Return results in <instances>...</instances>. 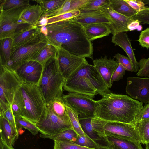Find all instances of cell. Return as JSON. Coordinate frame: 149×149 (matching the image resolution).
Segmentation results:
<instances>
[{"mask_svg":"<svg viewBox=\"0 0 149 149\" xmlns=\"http://www.w3.org/2000/svg\"><path fill=\"white\" fill-rule=\"evenodd\" d=\"M11 108L13 113L15 117L22 118L21 110L17 103L13 100L11 105Z\"/></svg>","mask_w":149,"mask_h":149,"instance_id":"48","label":"cell"},{"mask_svg":"<svg viewBox=\"0 0 149 149\" xmlns=\"http://www.w3.org/2000/svg\"><path fill=\"white\" fill-rule=\"evenodd\" d=\"M71 19L81 25L97 23H104L109 25L110 23L100 8L95 10L81 12L79 15Z\"/></svg>","mask_w":149,"mask_h":149,"instance_id":"19","label":"cell"},{"mask_svg":"<svg viewBox=\"0 0 149 149\" xmlns=\"http://www.w3.org/2000/svg\"><path fill=\"white\" fill-rule=\"evenodd\" d=\"M0 116H2L8 120L14 131L19 132L17 129L15 117L13 113L11 107L8 109L2 115Z\"/></svg>","mask_w":149,"mask_h":149,"instance_id":"47","label":"cell"},{"mask_svg":"<svg viewBox=\"0 0 149 149\" xmlns=\"http://www.w3.org/2000/svg\"><path fill=\"white\" fill-rule=\"evenodd\" d=\"M65 0H34L41 6L43 13L45 15L59 8L63 4Z\"/></svg>","mask_w":149,"mask_h":149,"instance_id":"30","label":"cell"},{"mask_svg":"<svg viewBox=\"0 0 149 149\" xmlns=\"http://www.w3.org/2000/svg\"><path fill=\"white\" fill-rule=\"evenodd\" d=\"M138 63L139 70L136 75L140 77H149V58L140 59Z\"/></svg>","mask_w":149,"mask_h":149,"instance_id":"41","label":"cell"},{"mask_svg":"<svg viewBox=\"0 0 149 149\" xmlns=\"http://www.w3.org/2000/svg\"><path fill=\"white\" fill-rule=\"evenodd\" d=\"M62 99L65 104L75 111L79 119L95 117V101L87 95L74 93L63 95Z\"/></svg>","mask_w":149,"mask_h":149,"instance_id":"10","label":"cell"},{"mask_svg":"<svg viewBox=\"0 0 149 149\" xmlns=\"http://www.w3.org/2000/svg\"></svg>","mask_w":149,"mask_h":149,"instance_id":"54","label":"cell"},{"mask_svg":"<svg viewBox=\"0 0 149 149\" xmlns=\"http://www.w3.org/2000/svg\"><path fill=\"white\" fill-rule=\"evenodd\" d=\"M65 80L60 69L57 56L50 59L44 64L38 86L46 104L56 99L62 98Z\"/></svg>","mask_w":149,"mask_h":149,"instance_id":"4","label":"cell"},{"mask_svg":"<svg viewBox=\"0 0 149 149\" xmlns=\"http://www.w3.org/2000/svg\"><path fill=\"white\" fill-rule=\"evenodd\" d=\"M15 120L17 130L24 128L29 130L33 135L37 134L39 130L34 124L24 118L15 117Z\"/></svg>","mask_w":149,"mask_h":149,"instance_id":"37","label":"cell"},{"mask_svg":"<svg viewBox=\"0 0 149 149\" xmlns=\"http://www.w3.org/2000/svg\"><path fill=\"white\" fill-rule=\"evenodd\" d=\"M48 44L62 48L72 54L93 59L92 43L87 38L82 25L71 19L44 25Z\"/></svg>","mask_w":149,"mask_h":149,"instance_id":"1","label":"cell"},{"mask_svg":"<svg viewBox=\"0 0 149 149\" xmlns=\"http://www.w3.org/2000/svg\"><path fill=\"white\" fill-rule=\"evenodd\" d=\"M86 35L91 42L109 35L112 31L109 24L97 23L81 25Z\"/></svg>","mask_w":149,"mask_h":149,"instance_id":"20","label":"cell"},{"mask_svg":"<svg viewBox=\"0 0 149 149\" xmlns=\"http://www.w3.org/2000/svg\"><path fill=\"white\" fill-rule=\"evenodd\" d=\"M28 6L7 10H0V40L13 39L16 34L33 26L20 20L22 13Z\"/></svg>","mask_w":149,"mask_h":149,"instance_id":"7","label":"cell"},{"mask_svg":"<svg viewBox=\"0 0 149 149\" xmlns=\"http://www.w3.org/2000/svg\"><path fill=\"white\" fill-rule=\"evenodd\" d=\"M114 58L116 59L119 63L121 64L127 71L133 72V68L132 63L128 57L117 53Z\"/></svg>","mask_w":149,"mask_h":149,"instance_id":"42","label":"cell"},{"mask_svg":"<svg viewBox=\"0 0 149 149\" xmlns=\"http://www.w3.org/2000/svg\"><path fill=\"white\" fill-rule=\"evenodd\" d=\"M57 48L59 67L65 80L88 64L85 58L71 54L62 48Z\"/></svg>","mask_w":149,"mask_h":149,"instance_id":"12","label":"cell"},{"mask_svg":"<svg viewBox=\"0 0 149 149\" xmlns=\"http://www.w3.org/2000/svg\"><path fill=\"white\" fill-rule=\"evenodd\" d=\"M93 62L108 88H111V77L118 66V62L113 58L108 59L106 56L104 58L93 59Z\"/></svg>","mask_w":149,"mask_h":149,"instance_id":"17","label":"cell"},{"mask_svg":"<svg viewBox=\"0 0 149 149\" xmlns=\"http://www.w3.org/2000/svg\"><path fill=\"white\" fill-rule=\"evenodd\" d=\"M80 13V11L79 10H77L58 15L48 18H47L46 25L64 20L71 19L79 15Z\"/></svg>","mask_w":149,"mask_h":149,"instance_id":"39","label":"cell"},{"mask_svg":"<svg viewBox=\"0 0 149 149\" xmlns=\"http://www.w3.org/2000/svg\"><path fill=\"white\" fill-rule=\"evenodd\" d=\"M136 127L141 138V143L146 145L149 143V118L137 122Z\"/></svg>","mask_w":149,"mask_h":149,"instance_id":"33","label":"cell"},{"mask_svg":"<svg viewBox=\"0 0 149 149\" xmlns=\"http://www.w3.org/2000/svg\"><path fill=\"white\" fill-rule=\"evenodd\" d=\"M142 29V26L141 25H139V26L138 27L137 30L139 31H141Z\"/></svg>","mask_w":149,"mask_h":149,"instance_id":"51","label":"cell"},{"mask_svg":"<svg viewBox=\"0 0 149 149\" xmlns=\"http://www.w3.org/2000/svg\"><path fill=\"white\" fill-rule=\"evenodd\" d=\"M95 101V117L107 121L130 124L136 127V117L143 108V103L127 95L110 91L102 94Z\"/></svg>","mask_w":149,"mask_h":149,"instance_id":"2","label":"cell"},{"mask_svg":"<svg viewBox=\"0 0 149 149\" xmlns=\"http://www.w3.org/2000/svg\"><path fill=\"white\" fill-rule=\"evenodd\" d=\"M91 123L94 130L100 138L113 137L129 139L141 143L138 130L134 125L105 121L95 117L92 119Z\"/></svg>","mask_w":149,"mask_h":149,"instance_id":"5","label":"cell"},{"mask_svg":"<svg viewBox=\"0 0 149 149\" xmlns=\"http://www.w3.org/2000/svg\"><path fill=\"white\" fill-rule=\"evenodd\" d=\"M0 115L10 108L22 82L13 70L0 65Z\"/></svg>","mask_w":149,"mask_h":149,"instance_id":"6","label":"cell"},{"mask_svg":"<svg viewBox=\"0 0 149 149\" xmlns=\"http://www.w3.org/2000/svg\"><path fill=\"white\" fill-rule=\"evenodd\" d=\"M46 105L57 116L63 119L70 120L66 110L65 104L62 98L56 99Z\"/></svg>","mask_w":149,"mask_h":149,"instance_id":"29","label":"cell"},{"mask_svg":"<svg viewBox=\"0 0 149 149\" xmlns=\"http://www.w3.org/2000/svg\"><path fill=\"white\" fill-rule=\"evenodd\" d=\"M140 22L138 20L135 19L129 24L128 28L130 31H134L137 29Z\"/></svg>","mask_w":149,"mask_h":149,"instance_id":"49","label":"cell"},{"mask_svg":"<svg viewBox=\"0 0 149 149\" xmlns=\"http://www.w3.org/2000/svg\"><path fill=\"white\" fill-rule=\"evenodd\" d=\"M43 13L40 5H30L23 11L20 20L23 23L36 26L39 22Z\"/></svg>","mask_w":149,"mask_h":149,"instance_id":"24","label":"cell"},{"mask_svg":"<svg viewBox=\"0 0 149 149\" xmlns=\"http://www.w3.org/2000/svg\"><path fill=\"white\" fill-rule=\"evenodd\" d=\"M111 42L115 45L120 47L125 51L132 63L133 72L137 73L139 70L138 62L136 61L130 40L127 33L123 32L113 35Z\"/></svg>","mask_w":149,"mask_h":149,"instance_id":"18","label":"cell"},{"mask_svg":"<svg viewBox=\"0 0 149 149\" xmlns=\"http://www.w3.org/2000/svg\"><path fill=\"white\" fill-rule=\"evenodd\" d=\"M78 136L74 131L71 129H69L53 135L41 134L40 137L42 138L49 139L54 141L64 140L74 142L76 141Z\"/></svg>","mask_w":149,"mask_h":149,"instance_id":"32","label":"cell"},{"mask_svg":"<svg viewBox=\"0 0 149 149\" xmlns=\"http://www.w3.org/2000/svg\"><path fill=\"white\" fill-rule=\"evenodd\" d=\"M146 149H149V143L146 144Z\"/></svg>","mask_w":149,"mask_h":149,"instance_id":"52","label":"cell"},{"mask_svg":"<svg viewBox=\"0 0 149 149\" xmlns=\"http://www.w3.org/2000/svg\"><path fill=\"white\" fill-rule=\"evenodd\" d=\"M54 149H95L79 146L74 142L68 140L54 141Z\"/></svg>","mask_w":149,"mask_h":149,"instance_id":"38","label":"cell"},{"mask_svg":"<svg viewBox=\"0 0 149 149\" xmlns=\"http://www.w3.org/2000/svg\"><path fill=\"white\" fill-rule=\"evenodd\" d=\"M13 39L6 38L0 40V65L7 66L10 61L12 54Z\"/></svg>","mask_w":149,"mask_h":149,"instance_id":"27","label":"cell"},{"mask_svg":"<svg viewBox=\"0 0 149 149\" xmlns=\"http://www.w3.org/2000/svg\"><path fill=\"white\" fill-rule=\"evenodd\" d=\"M86 65L65 80L63 89L69 93L81 94L93 98L98 93L86 77Z\"/></svg>","mask_w":149,"mask_h":149,"instance_id":"11","label":"cell"},{"mask_svg":"<svg viewBox=\"0 0 149 149\" xmlns=\"http://www.w3.org/2000/svg\"><path fill=\"white\" fill-rule=\"evenodd\" d=\"M109 2V0H90L88 3L79 10L81 13L97 10Z\"/></svg>","mask_w":149,"mask_h":149,"instance_id":"40","label":"cell"},{"mask_svg":"<svg viewBox=\"0 0 149 149\" xmlns=\"http://www.w3.org/2000/svg\"><path fill=\"white\" fill-rule=\"evenodd\" d=\"M86 76L96 88L98 94H102L110 91L101 76L94 65H86Z\"/></svg>","mask_w":149,"mask_h":149,"instance_id":"21","label":"cell"},{"mask_svg":"<svg viewBox=\"0 0 149 149\" xmlns=\"http://www.w3.org/2000/svg\"><path fill=\"white\" fill-rule=\"evenodd\" d=\"M48 43L45 37L21 46L12 53L10 62L5 66L13 71L21 64L33 60Z\"/></svg>","mask_w":149,"mask_h":149,"instance_id":"9","label":"cell"},{"mask_svg":"<svg viewBox=\"0 0 149 149\" xmlns=\"http://www.w3.org/2000/svg\"><path fill=\"white\" fill-rule=\"evenodd\" d=\"M137 12L138 13L146 8L148 6L141 0H124Z\"/></svg>","mask_w":149,"mask_h":149,"instance_id":"46","label":"cell"},{"mask_svg":"<svg viewBox=\"0 0 149 149\" xmlns=\"http://www.w3.org/2000/svg\"><path fill=\"white\" fill-rule=\"evenodd\" d=\"M138 41L139 44L142 47L149 48V27L147 28L145 30L141 31Z\"/></svg>","mask_w":149,"mask_h":149,"instance_id":"43","label":"cell"},{"mask_svg":"<svg viewBox=\"0 0 149 149\" xmlns=\"http://www.w3.org/2000/svg\"><path fill=\"white\" fill-rule=\"evenodd\" d=\"M92 119H79L82 129L89 137L94 141H101L102 138L98 136L93 129L91 123Z\"/></svg>","mask_w":149,"mask_h":149,"instance_id":"35","label":"cell"},{"mask_svg":"<svg viewBox=\"0 0 149 149\" xmlns=\"http://www.w3.org/2000/svg\"><path fill=\"white\" fill-rule=\"evenodd\" d=\"M132 18L138 20L140 23L149 24V7L147 6L143 10L137 13Z\"/></svg>","mask_w":149,"mask_h":149,"instance_id":"44","label":"cell"},{"mask_svg":"<svg viewBox=\"0 0 149 149\" xmlns=\"http://www.w3.org/2000/svg\"><path fill=\"white\" fill-rule=\"evenodd\" d=\"M126 93L145 104L149 103V78L130 77L127 79Z\"/></svg>","mask_w":149,"mask_h":149,"instance_id":"13","label":"cell"},{"mask_svg":"<svg viewBox=\"0 0 149 149\" xmlns=\"http://www.w3.org/2000/svg\"><path fill=\"white\" fill-rule=\"evenodd\" d=\"M109 4L115 11L129 18H132L137 13L124 0H109Z\"/></svg>","mask_w":149,"mask_h":149,"instance_id":"26","label":"cell"},{"mask_svg":"<svg viewBox=\"0 0 149 149\" xmlns=\"http://www.w3.org/2000/svg\"><path fill=\"white\" fill-rule=\"evenodd\" d=\"M89 1L90 0H65L63 4L59 8L44 15L48 18L79 10L86 5Z\"/></svg>","mask_w":149,"mask_h":149,"instance_id":"25","label":"cell"},{"mask_svg":"<svg viewBox=\"0 0 149 149\" xmlns=\"http://www.w3.org/2000/svg\"><path fill=\"white\" fill-rule=\"evenodd\" d=\"M101 141L109 149H143L140 143L129 139L107 137Z\"/></svg>","mask_w":149,"mask_h":149,"instance_id":"22","label":"cell"},{"mask_svg":"<svg viewBox=\"0 0 149 149\" xmlns=\"http://www.w3.org/2000/svg\"><path fill=\"white\" fill-rule=\"evenodd\" d=\"M29 0H0V10H7L30 5Z\"/></svg>","mask_w":149,"mask_h":149,"instance_id":"36","label":"cell"},{"mask_svg":"<svg viewBox=\"0 0 149 149\" xmlns=\"http://www.w3.org/2000/svg\"><path fill=\"white\" fill-rule=\"evenodd\" d=\"M43 65L34 61L25 62L13 71L22 82L38 85L41 78Z\"/></svg>","mask_w":149,"mask_h":149,"instance_id":"14","label":"cell"},{"mask_svg":"<svg viewBox=\"0 0 149 149\" xmlns=\"http://www.w3.org/2000/svg\"><path fill=\"white\" fill-rule=\"evenodd\" d=\"M74 142L79 146L88 148L95 149H109L107 146L99 144L88 135L78 136L76 141Z\"/></svg>","mask_w":149,"mask_h":149,"instance_id":"34","label":"cell"},{"mask_svg":"<svg viewBox=\"0 0 149 149\" xmlns=\"http://www.w3.org/2000/svg\"><path fill=\"white\" fill-rule=\"evenodd\" d=\"M35 124L41 134L46 135H53L72 129L70 120L57 116L46 105L40 119Z\"/></svg>","mask_w":149,"mask_h":149,"instance_id":"8","label":"cell"},{"mask_svg":"<svg viewBox=\"0 0 149 149\" xmlns=\"http://www.w3.org/2000/svg\"><path fill=\"white\" fill-rule=\"evenodd\" d=\"M0 138L9 146L13 147L19 137V132L14 131L8 120L0 116Z\"/></svg>","mask_w":149,"mask_h":149,"instance_id":"23","label":"cell"},{"mask_svg":"<svg viewBox=\"0 0 149 149\" xmlns=\"http://www.w3.org/2000/svg\"><path fill=\"white\" fill-rule=\"evenodd\" d=\"M65 107L71 125L72 129L75 132L78 136L87 135L82 129L79 122L78 114L66 104Z\"/></svg>","mask_w":149,"mask_h":149,"instance_id":"31","label":"cell"},{"mask_svg":"<svg viewBox=\"0 0 149 149\" xmlns=\"http://www.w3.org/2000/svg\"><path fill=\"white\" fill-rule=\"evenodd\" d=\"M126 70L120 63L113 73L111 77V82L113 84L114 81H118L123 79V77L125 73Z\"/></svg>","mask_w":149,"mask_h":149,"instance_id":"45","label":"cell"},{"mask_svg":"<svg viewBox=\"0 0 149 149\" xmlns=\"http://www.w3.org/2000/svg\"><path fill=\"white\" fill-rule=\"evenodd\" d=\"M45 37L41 27L31 26L15 35L13 39L12 53L23 45Z\"/></svg>","mask_w":149,"mask_h":149,"instance_id":"16","label":"cell"},{"mask_svg":"<svg viewBox=\"0 0 149 149\" xmlns=\"http://www.w3.org/2000/svg\"><path fill=\"white\" fill-rule=\"evenodd\" d=\"M19 106L22 118L34 124L40 119L46 103L37 84L22 82L14 100Z\"/></svg>","mask_w":149,"mask_h":149,"instance_id":"3","label":"cell"},{"mask_svg":"<svg viewBox=\"0 0 149 149\" xmlns=\"http://www.w3.org/2000/svg\"><path fill=\"white\" fill-rule=\"evenodd\" d=\"M57 47L48 43L33 60L37 61L43 65L50 59L57 57Z\"/></svg>","mask_w":149,"mask_h":149,"instance_id":"28","label":"cell"},{"mask_svg":"<svg viewBox=\"0 0 149 149\" xmlns=\"http://www.w3.org/2000/svg\"><path fill=\"white\" fill-rule=\"evenodd\" d=\"M148 110L149 111V103L146 104Z\"/></svg>","mask_w":149,"mask_h":149,"instance_id":"53","label":"cell"},{"mask_svg":"<svg viewBox=\"0 0 149 149\" xmlns=\"http://www.w3.org/2000/svg\"><path fill=\"white\" fill-rule=\"evenodd\" d=\"M0 149H14V148L13 147L9 146L1 138H0Z\"/></svg>","mask_w":149,"mask_h":149,"instance_id":"50","label":"cell"},{"mask_svg":"<svg viewBox=\"0 0 149 149\" xmlns=\"http://www.w3.org/2000/svg\"><path fill=\"white\" fill-rule=\"evenodd\" d=\"M109 2L102 6L100 8L110 22L109 25L112 31L111 33L113 35L130 31L128 26L134 19L127 17L115 11L109 6Z\"/></svg>","mask_w":149,"mask_h":149,"instance_id":"15","label":"cell"}]
</instances>
